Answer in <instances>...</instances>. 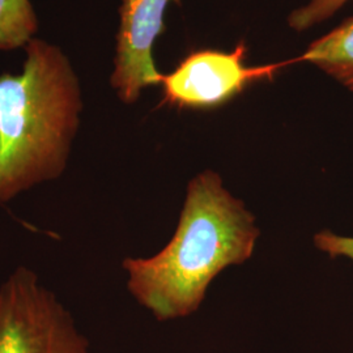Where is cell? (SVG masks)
Listing matches in <instances>:
<instances>
[{
	"mask_svg": "<svg viewBox=\"0 0 353 353\" xmlns=\"http://www.w3.org/2000/svg\"><path fill=\"white\" fill-rule=\"evenodd\" d=\"M259 230L243 204L207 170L190 182L173 239L151 258H128L127 287L159 321L194 313L223 270L252 256Z\"/></svg>",
	"mask_w": 353,
	"mask_h": 353,
	"instance_id": "6da1fadb",
	"label": "cell"
},
{
	"mask_svg": "<svg viewBox=\"0 0 353 353\" xmlns=\"http://www.w3.org/2000/svg\"><path fill=\"white\" fill-rule=\"evenodd\" d=\"M26 49L23 72L0 75V204L63 174L83 110L63 51L43 39Z\"/></svg>",
	"mask_w": 353,
	"mask_h": 353,
	"instance_id": "7a4b0ae2",
	"label": "cell"
},
{
	"mask_svg": "<svg viewBox=\"0 0 353 353\" xmlns=\"http://www.w3.org/2000/svg\"><path fill=\"white\" fill-rule=\"evenodd\" d=\"M0 353H89L75 318L28 267L0 285Z\"/></svg>",
	"mask_w": 353,
	"mask_h": 353,
	"instance_id": "3957f363",
	"label": "cell"
},
{
	"mask_svg": "<svg viewBox=\"0 0 353 353\" xmlns=\"http://www.w3.org/2000/svg\"><path fill=\"white\" fill-rule=\"evenodd\" d=\"M245 55L243 43L232 52L191 54L172 74L163 75L165 102L190 109L216 108L232 100L254 80L272 76L279 67H248Z\"/></svg>",
	"mask_w": 353,
	"mask_h": 353,
	"instance_id": "277c9868",
	"label": "cell"
},
{
	"mask_svg": "<svg viewBox=\"0 0 353 353\" xmlns=\"http://www.w3.org/2000/svg\"><path fill=\"white\" fill-rule=\"evenodd\" d=\"M172 1L179 0H122L112 85L126 103L137 101L143 89L161 84L152 49L165 30V11Z\"/></svg>",
	"mask_w": 353,
	"mask_h": 353,
	"instance_id": "5b68a950",
	"label": "cell"
},
{
	"mask_svg": "<svg viewBox=\"0 0 353 353\" xmlns=\"http://www.w3.org/2000/svg\"><path fill=\"white\" fill-rule=\"evenodd\" d=\"M353 92V17L314 41L300 58Z\"/></svg>",
	"mask_w": 353,
	"mask_h": 353,
	"instance_id": "8992f818",
	"label": "cell"
},
{
	"mask_svg": "<svg viewBox=\"0 0 353 353\" xmlns=\"http://www.w3.org/2000/svg\"><path fill=\"white\" fill-rule=\"evenodd\" d=\"M37 29V16L30 0H0V50L26 46Z\"/></svg>",
	"mask_w": 353,
	"mask_h": 353,
	"instance_id": "52a82bcc",
	"label": "cell"
},
{
	"mask_svg": "<svg viewBox=\"0 0 353 353\" xmlns=\"http://www.w3.org/2000/svg\"><path fill=\"white\" fill-rule=\"evenodd\" d=\"M351 0H310L305 7L293 11L290 16V26L297 32L321 24L341 10Z\"/></svg>",
	"mask_w": 353,
	"mask_h": 353,
	"instance_id": "ba28073f",
	"label": "cell"
},
{
	"mask_svg": "<svg viewBox=\"0 0 353 353\" xmlns=\"http://www.w3.org/2000/svg\"><path fill=\"white\" fill-rule=\"evenodd\" d=\"M314 243L331 258L347 256L353 261V237H343L330 230H323L316 233Z\"/></svg>",
	"mask_w": 353,
	"mask_h": 353,
	"instance_id": "9c48e42d",
	"label": "cell"
}]
</instances>
